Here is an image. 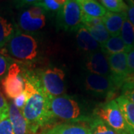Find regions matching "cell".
<instances>
[{"instance_id": "obj_1", "label": "cell", "mask_w": 134, "mask_h": 134, "mask_svg": "<svg viewBox=\"0 0 134 134\" xmlns=\"http://www.w3.org/2000/svg\"><path fill=\"white\" fill-rule=\"evenodd\" d=\"M23 75L26 103L22 112L31 133H36L40 128L52 123L55 119L50 106L52 97L44 90L37 72L26 70L23 72Z\"/></svg>"}, {"instance_id": "obj_2", "label": "cell", "mask_w": 134, "mask_h": 134, "mask_svg": "<svg viewBox=\"0 0 134 134\" xmlns=\"http://www.w3.org/2000/svg\"><path fill=\"white\" fill-rule=\"evenodd\" d=\"M7 46L10 55L19 61L31 62L38 55L37 40L31 35L19 31L14 34Z\"/></svg>"}, {"instance_id": "obj_3", "label": "cell", "mask_w": 134, "mask_h": 134, "mask_svg": "<svg viewBox=\"0 0 134 134\" xmlns=\"http://www.w3.org/2000/svg\"><path fill=\"white\" fill-rule=\"evenodd\" d=\"M51 110L54 118L68 121H90L92 117L83 114L81 107L75 99L62 95L52 97L50 102Z\"/></svg>"}, {"instance_id": "obj_4", "label": "cell", "mask_w": 134, "mask_h": 134, "mask_svg": "<svg viewBox=\"0 0 134 134\" xmlns=\"http://www.w3.org/2000/svg\"><path fill=\"white\" fill-rule=\"evenodd\" d=\"M97 117L120 134H129L125 117L115 100H110L97 107L95 111Z\"/></svg>"}, {"instance_id": "obj_5", "label": "cell", "mask_w": 134, "mask_h": 134, "mask_svg": "<svg viewBox=\"0 0 134 134\" xmlns=\"http://www.w3.org/2000/svg\"><path fill=\"white\" fill-rule=\"evenodd\" d=\"M82 11L77 0H67L58 11L57 21L60 29L66 31H75L82 25Z\"/></svg>"}, {"instance_id": "obj_6", "label": "cell", "mask_w": 134, "mask_h": 134, "mask_svg": "<svg viewBox=\"0 0 134 134\" xmlns=\"http://www.w3.org/2000/svg\"><path fill=\"white\" fill-rule=\"evenodd\" d=\"M44 90L51 97L63 95L65 92V73L57 67H48L37 72Z\"/></svg>"}, {"instance_id": "obj_7", "label": "cell", "mask_w": 134, "mask_h": 134, "mask_svg": "<svg viewBox=\"0 0 134 134\" xmlns=\"http://www.w3.org/2000/svg\"><path fill=\"white\" fill-rule=\"evenodd\" d=\"M2 85L5 95L10 98H15L24 92L23 71L17 63H14L10 65L7 75L2 80Z\"/></svg>"}, {"instance_id": "obj_8", "label": "cell", "mask_w": 134, "mask_h": 134, "mask_svg": "<svg viewBox=\"0 0 134 134\" xmlns=\"http://www.w3.org/2000/svg\"><path fill=\"white\" fill-rule=\"evenodd\" d=\"M85 87L96 96L110 98L118 90L110 77L89 73L85 77Z\"/></svg>"}, {"instance_id": "obj_9", "label": "cell", "mask_w": 134, "mask_h": 134, "mask_svg": "<svg viewBox=\"0 0 134 134\" xmlns=\"http://www.w3.org/2000/svg\"><path fill=\"white\" fill-rule=\"evenodd\" d=\"M110 64V78L117 89L121 88L130 75L127 62V52L107 56Z\"/></svg>"}, {"instance_id": "obj_10", "label": "cell", "mask_w": 134, "mask_h": 134, "mask_svg": "<svg viewBox=\"0 0 134 134\" xmlns=\"http://www.w3.org/2000/svg\"><path fill=\"white\" fill-rule=\"evenodd\" d=\"M86 67L92 74L110 77L108 58L100 50L91 53L86 60Z\"/></svg>"}, {"instance_id": "obj_11", "label": "cell", "mask_w": 134, "mask_h": 134, "mask_svg": "<svg viewBox=\"0 0 134 134\" xmlns=\"http://www.w3.org/2000/svg\"><path fill=\"white\" fill-rule=\"evenodd\" d=\"M127 18L126 11L111 12L107 10L106 14L102 17V20L110 36H119L123 23Z\"/></svg>"}, {"instance_id": "obj_12", "label": "cell", "mask_w": 134, "mask_h": 134, "mask_svg": "<svg viewBox=\"0 0 134 134\" xmlns=\"http://www.w3.org/2000/svg\"><path fill=\"white\" fill-rule=\"evenodd\" d=\"M46 25V16H36L32 15L29 10L23 12L19 19L20 29L26 32H35L42 29Z\"/></svg>"}, {"instance_id": "obj_13", "label": "cell", "mask_w": 134, "mask_h": 134, "mask_svg": "<svg viewBox=\"0 0 134 134\" xmlns=\"http://www.w3.org/2000/svg\"><path fill=\"white\" fill-rule=\"evenodd\" d=\"M9 119L12 125L15 134H29V125L25 119L23 112L18 109L14 102L9 104Z\"/></svg>"}, {"instance_id": "obj_14", "label": "cell", "mask_w": 134, "mask_h": 134, "mask_svg": "<svg viewBox=\"0 0 134 134\" xmlns=\"http://www.w3.org/2000/svg\"><path fill=\"white\" fill-rule=\"evenodd\" d=\"M76 39L78 47L84 52L92 53L100 50L99 43L93 38L90 31L83 25L77 30Z\"/></svg>"}, {"instance_id": "obj_15", "label": "cell", "mask_w": 134, "mask_h": 134, "mask_svg": "<svg viewBox=\"0 0 134 134\" xmlns=\"http://www.w3.org/2000/svg\"><path fill=\"white\" fill-rule=\"evenodd\" d=\"M115 100L119 104L125 117L128 133L129 134H134V103L122 96L118 97Z\"/></svg>"}, {"instance_id": "obj_16", "label": "cell", "mask_w": 134, "mask_h": 134, "mask_svg": "<svg viewBox=\"0 0 134 134\" xmlns=\"http://www.w3.org/2000/svg\"><path fill=\"white\" fill-rule=\"evenodd\" d=\"M42 134H90V130L81 125L61 124L45 130Z\"/></svg>"}, {"instance_id": "obj_17", "label": "cell", "mask_w": 134, "mask_h": 134, "mask_svg": "<svg viewBox=\"0 0 134 134\" xmlns=\"http://www.w3.org/2000/svg\"><path fill=\"white\" fill-rule=\"evenodd\" d=\"M100 51L104 53L107 56L118 53L127 52V47L120 35L110 36L109 40L102 46H100Z\"/></svg>"}, {"instance_id": "obj_18", "label": "cell", "mask_w": 134, "mask_h": 134, "mask_svg": "<svg viewBox=\"0 0 134 134\" xmlns=\"http://www.w3.org/2000/svg\"><path fill=\"white\" fill-rule=\"evenodd\" d=\"M79 4L83 13L91 16L102 18L107 12L105 8L96 0H85Z\"/></svg>"}, {"instance_id": "obj_19", "label": "cell", "mask_w": 134, "mask_h": 134, "mask_svg": "<svg viewBox=\"0 0 134 134\" xmlns=\"http://www.w3.org/2000/svg\"><path fill=\"white\" fill-rule=\"evenodd\" d=\"M89 122L90 134H120L95 115Z\"/></svg>"}, {"instance_id": "obj_20", "label": "cell", "mask_w": 134, "mask_h": 134, "mask_svg": "<svg viewBox=\"0 0 134 134\" xmlns=\"http://www.w3.org/2000/svg\"><path fill=\"white\" fill-rule=\"evenodd\" d=\"M85 27L91 34L93 38L99 43L100 46H102L110 37V34L103 23L100 24L89 25Z\"/></svg>"}, {"instance_id": "obj_21", "label": "cell", "mask_w": 134, "mask_h": 134, "mask_svg": "<svg viewBox=\"0 0 134 134\" xmlns=\"http://www.w3.org/2000/svg\"><path fill=\"white\" fill-rule=\"evenodd\" d=\"M120 37L125 44L127 52L134 48V25L127 18L125 19L121 30Z\"/></svg>"}, {"instance_id": "obj_22", "label": "cell", "mask_w": 134, "mask_h": 134, "mask_svg": "<svg viewBox=\"0 0 134 134\" xmlns=\"http://www.w3.org/2000/svg\"><path fill=\"white\" fill-rule=\"evenodd\" d=\"M15 33L13 25L2 16H0V48L7 45Z\"/></svg>"}, {"instance_id": "obj_23", "label": "cell", "mask_w": 134, "mask_h": 134, "mask_svg": "<svg viewBox=\"0 0 134 134\" xmlns=\"http://www.w3.org/2000/svg\"><path fill=\"white\" fill-rule=\"evenodd\" d=\"M103 6L111 12H125L127 4L124 0H100Z\"/></svg>"}, {"instance_id": "obj_24", "label": "cell", "mask_w": 134, "mask_h": 134, "mask_svg": "<svg viewBox=\"0 0 134 134\" xmlns=\"http://www.w3.org/2000/svg\"><path fill=\"white\" fill-rule=\"evenodd\" d=\"M66 1L67 0H41L40 2H37L34 5L42 7L46 11H59L65 5Z\"/></svg>"}, {"instance_id": "obj_25", "label": "cell", "mask_w": 134, "mask_h": 134, "mask_svg": "<svg viewBox=\"0 0 134 134\" xmlns=\"http://www.w3.org/2000/svg\"><path fill=\"white\" fill-rule=\"evenodd\" d=\"M0 134H15L9 117L0 120Z\"/></svg>"}, {"instance_id": "obj_26", "label": "cell", "mask_w": 134, "mask_h": 134, "mask_svg": "<svg viewBox=\"0 0 134 134\" xmlns=\"http://www.w3.org/2000/svg\"><path fill=\"white\" fill-rule=\"evenodd\" d=\"M9 117V105L0 92V120Z\"/></svg>"}, {"instance_id": "obj_27", "label": "cell", "mask_w": 134, "mask_h": 134, "mask_svg": "<svg viewBox=\"0 0 134 134\" xmlns=\"http://www.w3.org/2000/svg\"><path fill=\"white\" fill-rule=\"evenodd\" d=\"M103 23L102 18L99 17H94L89 15L83 14L82 16V25L84 26H89V25H93L100 24Z\"/></svg>"}, {"instance_id": "obj_28", "label": "cell", "mask_w": 134, "mask_h": 134, "mask_svg": "<svg viewBox=\"0 0 134 134\" xmlns=\"http://www.w3.org/2000/svg\"><path fill=\"white\" fill-rule=\"evenodd\" d=\"M134 90V73L130 74L121 87V92Z\"/></svg>"}, {"instance_id": "obj_29", "label": "cell", "mask_w": 134, "mask_h": 134, "mask_svg": "<svg viewBox=\"0 0 134 134\" xmlns=\"http://www.w3.org/2000/svg\"><path fill=\"white\" fill-rule=\"evenodd\" d=\"M127 1V17L130 22L134 25V0H126Z\"/></svg>"}, {"instance_id": "obj_30", "label": "cell", "mask_w": 134, "mask_h": 134, "mask_svg": "<svg viewBox=\"0 0 134 134\" xmlns=\"http://www.w3.org/2000/svg\"><path fill=\"white\" fill-rule=\"evenodd\" d=\"M13 102H14L15 106L22 111L23 110L25 105V103H26V94H25V92H23L19 96L14 98Z\"/></svg>"}, {"instance_id": "obj_31", "label": "cell", "mask_w": 134, "mask_h": 134, "mask_svg": "<svg viewBox=\"0 0 134 134\" xmlns=\"http://www.w3.org/2000/svg\"><path fill=\"white\" fill-rule=\"evenodd\" d=\"M8 60L5 56L0 54V79L5 76L8 70Z\"/></svg>"}, {"instance_id": "obj_32", "label": "cell", "mask_w": 134, "mask_h": 134, "mask_svg": "<svg viewBox=\"0 0 134 134\" xmlns=\"http://www.w3.org/2000/svg\"><path fill=\"white\" fill-rule=\"evenodd\" d=\"M127 62L130 74L134 73V48L127 52Z\"/></svg>"}, {"instance_id": "obj_33", "label": "cell", "mask_w": 134, "mask_h": 134, "mask_svg": "<svg viewBox=\"0 0 134 134\" xmlns=\"http://www.w3.org/2000/svg\"><path fill=\"white\" fill-rule=\"evenodd\" d=\"M40 1L41 0H15V3L16 7H22L26 5H34Z\"/></svg>"}, {"instance_id": "obj_34", "label": "cell", "mask_w": 134, "mask_h": 134, "mask_svg": "<svg viewBox=\"0 0 134 134\" xmlns=\"http://www.w3.org/2000/svg\"><path fill=\"white\" fill-rule=\"evenodd\" d=\"M121 96H124L126 98H127L128 100L134 103V90L123 92H121Z\"/></svg>"}, {"instance_id": "obj_35", "label": "cell", "mask_w": 134, "mask_h": 134, "mask_svg": "<svg viewBox=\"0 0 134 134\" xmlns=\"http://www.w3.org/2000/svg\"><path fill=\"white\" fill-rule=\"evenodd\" d=\"M79 3H81V2H84L85 0H77Z\"/></svg>"}]
</instances>
